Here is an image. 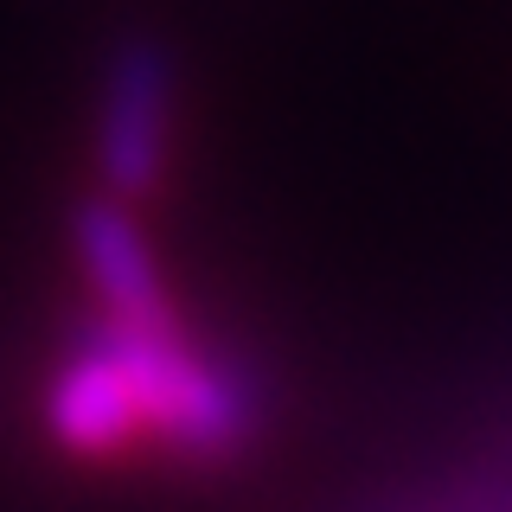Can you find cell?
<instances>
[{"label":"cell","mask_w":512,"mask_h":512,"mask_svg":"<svg viewBox=\"0 0 512 512\" xmlns=\"http://www.w3.org/2000/svg\"><path fill=\"white\" fill-rule=\"evenodd\" d=\"M96 333L64 365L52 410L84 455H218L244 429V391L212 352L192 346L160 295L154 263L116 218L96 224Z\"/></svg>","instance_id":"obj_1"}]
</instances>
